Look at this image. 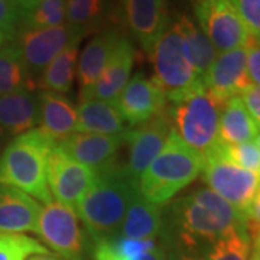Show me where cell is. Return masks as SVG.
Returning <instances> with one entry per match:
<instances>
[{"instance_id": "obj_14", "label": "cell", "mask_w": 260, "mask_h": 260, "mask_svg": "<svg viewBox=\"0 0 260 260\" xmlns=\"http://www.w3.org/2000/svg\"><path fill=\"white\" fill-rule=\"evenodd\" d=\"M121 19L146 54H150L171 20L167 0H121Z\"/></svg>"}, {"instance_id": "obj_26", "label": "cell", "mask_w": 260, "mask_h": 260, "mask_svg": "<svg viewBox=\"0 0 260 260\" xmlns=\"http://www.w3.org/2000/svg\"><path fill=\"white\" fill-rule=\"evenodd\" d=\"M257 133L259 126L253 120L239 95L224 104L218 124V140L221 145H240L253 142Z\"/></svg>"}, {"instance_id": "obj_7", "label": "cell", "mask_w": 260, "mask_h": 260, "mask_svg": "<svg viewBox=\"0 0 260 260\" xmlns=\"http://www.w3.org/2000/svg\"><path fill=\"white\" fill-rule=\"evenodd\" d=\"M44 244L65 260H85L87 240L74 208L51 201L42 207L38 232Z\"/></svg>"}, {"instance_id": "obj_28", "label": "cell", "mask_w": 260, "mask_h": 260, "mask_svg": "<svg viewBox=\"0 0 260 260\" xmlns=\"http://www.w3.org/2000/svg\"><path fill=\"white\" fill-rule=\"evenodd\" d=\"M175 19H177L178 26H179L184 44H185L189 62L194 67L195 73L201 78H204L207 71L210 70V67L215 61L218 52L211 44V41L195 23L194 19L189 18L185 13L179 15Z\"/></svg>"}, {"instance_id": "obj_1", "label": "cell", "mask_w": 260, "mask_h": 260, "mask_svg": "<svg viewBox=\"0 0 260 260\" xmlns=\"http://www.w3.org/2000/svg\"><path fill=\"white\" fill-rule=\"evenodd\" d=\"M247 229V215L210 188H198L164 210L160 242L168 251H189Z\"/></svg>"}, {"instance_id": "obj_42", "label": "cell", "mask_w": 260, "mask_h": 260, "mask_svg": "<svg viewBox=\"0 0 260 260\" xmlns=\"http://www.w3.org/2000/svg\"><path fill=\"white\" fill-rule=\"evenodd\" d=\"M5 42H6V38L3 37V34H0V48L5 45Z\"/></svg>"}, {"instance_id": "obj_15", "label": "cell", "mask_w": 260, "mask_h": 260, "mask_svg": "<svg viewBox=\"0 0 260 260\" xmlns=\"http://www.w3.org/2000/svg\"><path fill=\"white\" fill-rule=\"evenodd\" d=\"M126 123L138 126L167 109V97L142 73L135 74L114 100Z\"/></svg>"}, {"instance_id": "obj_30", "label": "cell", "mask_w": 260, "mask_h": 260, "mask_svg": "<svg viewBox=\"0 0 260 260\" xmlns=\"http://www.w3.org/2000/svg\"><path fill=\"white\" fill-rule=\"evenodd\" d=\"M106 16L104 0H65V23L87 37L102 28Z\"/></svg>"}, {"instance_id": "obj_32", "label": "cell", "mask_w": 260, "mask_h": 260, "mask_svg": "<svg viewBox=\"0 0 260 260\" xmlns=\"http://www.w3.org/2000/svg\"><path fill=\"white\" fill-rule=\"evenodd\" d=\"M35 254H49V250L25 234L0 233V260H26Z\"/></svg>"}, {"instance_id": "obj_4", "label": "cell", "mask_w": 260, "mask_h": 260, "mask_svg": "<svg viewBox=\"0 0 260 260\" xmlns=\"http://www.w3.org/2000/svg\"><path fill=\"white\" fill-rule=\"evenodd\" d=\"M205 158L171 132L165 146L138 181L139 192L150 203H169L203 172Z\"/></svg>"}, {"instance_id": "obj_40", "label": "cell", "mask_w": 260, "mask_h": 260, "mask_svg": "<svg viewBox=\"0 0 260 260\" xmlns=\"http://www.w3.org/2000/svg\"><path fill=\"white\" fill-rule=\"evenodd\" d=\"M19 5V8H20V12L22 13H25V12H28V10L34 9L37 5H39L42 0H16Z\"/></svg>"}, {"instance_id": "obj_37", "label": "cell", "mask_w": 260, "mask_h": 260, "mask_svg": "<svg viewBox=\"0 0 260 260\" xmlns=\"http://www.w3.org/2000/svg\"><path fill=\"white\" fill-rule=\"evenodd\" d=\"M246 109L249 110L253 120L259 126L260 130V85L251 84L250 87L240 95Z\"/></svg>"}, {"instance_id": "obj_19", "label": "cell", "mask_w": 260, "mask_h": 260, "mask_svg": "<svg viewBox=\"0 0 260 260\" xmlns=\"http://www.w3.org/2000/svg\"><path fill=\"white\" fill-rule=\"evenodd\" d=\"M41 210V204L26 192L0 185V233H37Z\"/></svg>"}, {"instance_id": "obj_8", "label": "cell", "mask_w": 260, "mask_h": 260, "mask_svg": "<svg viewBox=\"0 0 260 260\" xmlns=\"http://www.w3.org/2000/svg\"><path fill=\"white\" fill-rule=\"evenodd\" d=\"M203 179L211 191L244 214L260 189L257 174L229 162L215 149L205 156Z\"/></svg>"}, {"instance_id": "obj_16", "label": "cell", "mask_w": 260, "mask_h": 260, "mask_svg": "<svg viewBox=\"0 0 260 260\" xmlns=\"http://www.w3.org/2000/svg\"><path fill=\"white\" fill-rule=\"evenodd\" d=\"M123 37L117 29L106 28L95 34L84 47L77 62V83L80 102L90 99L94 85L99 81L112 56L117 42Z\"/></svg>"}, {"instance_id": "obj_6", "label": "cell", "mask_w": 260, "mask_h": 260, "mask_svg": "<svg viewBox=\"0 0 260 260\" xmlns=\"http://www.w3.org/2000/svg\"><path fill=\"white\" fill-rule=\"evenodd\" d=\"M149 55L153 68L152 81L165 94L167 102H172L204 84L189 62L177 19L169 20Z\"/></svg>"}, {"instance_id": "obj_23", "label": "cell", "mask_w": 260, "mask_h": 260, "mask_svg": "<svg viewBox=\"0 0 260 260\" xmlns=\"http://www.w3.org/2000/svg\"><path fill=\"white\" fill-rule=\"evenodd\" d=\"M77 109L64 94L39 91V129L54 142L75 133Z\"/></svg>"}, {"instance_id": "obj_22", "label": "cell", "mask_w": 260, "mask_h": 260, "mask_svg": "<svg viewBox=\"0 0 260 260\" xmlns=\"http://www.w3.org/2000/svg\"><path fill=\"white\" fill-rule=\"evenodd\" d=\"M93 260H168L167 247L160 240H135L120 236L94 240Z\"/></svg>"}, {"instance_id": "obj_24", "label": "cell", "mask_w": 260, "mask_h": 260, "mask_svg": "<svg viewBox=\"0 0 260 260\" xmlns=\"http://www.w3.org/2000/svg\"><path fill=\"white\" fill-rule=\"evenodd\" d=\"M126 130V121L114 102L91 99L80 103L77 109L75 132L119 135Z\"/></svg>"}, {"instance_id": "obj_12", "label": "cell", "mask_w": 260, "mask_h": 260, "mask_svg": "<svg viewBox=\"0 0 260 260\" xmlns=\"http://www.w3.org/2000/svg\"><path fill=\"white\" fill-rule=\"evenodd\" d=\"M172 132L167 109L152 119L126 130V143L129 145V160L126 169L136 181L146 171L165 146Z\"/></svg>"}, {"instance_id": "obj_5", "label": "cell", "mask_w": 260, "mask_h": 260, "mask_svg": "<svg viewBox=\"0 0 260 260\" xmlns=\"http://www.w3.org/2000/svg\"><path fill=\"white\" fill-rule=\"evenodd\" d=\"M169 103L167 112L172 132L205 158L220 145L218 124L224 106L205 90L204 84Z\"/></svg>"}, {"instance_id": "obj_31", "label": "cell", "mask_w": 260, "mask_h": 260, "mask_svg": "<svg viewBox=\"0 0 260 260\" xmlns=\"http://www.w3.org/2000/svg\"><path fill=\"white\" fill-rule=\"evenodd\" d=\"M65 25V0H42L34 9L22 13L20 29L56 28Z\"/></svg>"}, {"instance_id": "obj_38", "label": "cell", "mask_w": 260, "mask_h": 260, "mask_svg": "<svg viewBox=\"0 0 260 260\" xmlns=\"http://www.w3.org/2000/svg\"><path fill=\"white\" fill-rule=\"evenodd\" d=\"M247 232L250 236L249 260H260V224L247 218Z\"/></svg>"}, {"instance_id": "obj_29", "label": "cell", "mask_w": 260, "mask_h": 260, "mask_svg": "<svg viewBox=\"0 0 260 260\" xmlns=\"http://www.w3.org/2000/svg\"><path fill=\"white\" fill-rule=\"evenodd\" d=\"M22 90H38L37 81L29 74L18 47L12 41L0 48V95Z\"/></svg>"}, {"instance_id": "obj_2", "label": "cell", "mask_w": 260, "mask_h": 260, "mask_svg": "<svg viewBox=\"0 0 260 260\" xmlns=\"http://www.w3.org/2000/svg\"><path fill=\"white\" fill-rule=\"evenodd\" d=\"M138 192V181L126 167L112 162L94 171L93 184L75 208L93 242L117 234Z\"/></svg>"}, {"instance_id": "obj_3", "label": "cell", "mask_w": 260, "mask_h": 260, "mask_svg": "<svg viewBox=\"0 0 260 260\" xmlns=\"http://www.w3.org/2000/svg\"><path fill=\"white\" fill-rule=\"evenodd\" d=\"M58 143L42 130L32 129L13 138L0 156V185L13 186L48 204V159Z\"/></svg>"}, {"instance_id": "obj_9", "label": "cell", "mask_w": 260, "mask_h": 260, "mask_svg": "<svg viewBox=\"0 0 260 260\" xmlns=\"http://www.w3.org/2000/svg\"><path fill=\"white\" fill-rule=\"evenodd\" d=\"M192 5L198 26L218 54L247 45L249 29L230 0H192Z\"/></svg>"}, {"instance_id": "obj_18", "label": "cell", "mask_w": 260, "mask_h": 260, "mask_svg": "<svg viewBox=\"0 0 260 260\" xmlns=\"http://www.w3.org/2000/svg\"><path fill=\"white\" fill-rule=\"evenodd\" d=\"M39 124V93L22 90L0 95V138H16Z\"/></svg>"}, {"instance_id": "obj_35", "label": "cell", "mask_w": 260, "mask_h": 260, "mask_svg": "<svg viewBox=\"0 0 260 260\" xmlns=\"http://www.w3.org/2000/svg\"><path fill=\"white\" fill-rule=\"evenodd\" d=\"M249 29L251 38L260 42V0H230Z\"/></svg>"}, {"instance_id": "obj_25", "label": "cell", "mask_w": 260, "mask_h": 260, "mask_svg": "<svg viewBox=\"0 0 260 260\" xmlns=\"http://www.w3.org/2000/svg\"><path fill=\"white\" fill-rule=\"evenodd\" d=\"M249 253L250 236L242 229L195 250L168 251V260H249Z\"/></svg>"}, {"instance_id": "obj_33", "label": "cell", "mask_w": 260, "mask_h": 260, "mask_svg": "<svg viewBox=\"0 0 260 260\" xmlns=\"http://www.w3.org/2000/svg\"><path fill=\"white\" fill-rule=\"evenodd\" d=\"M215 150L237 167L251 171L260 177V150L254 142H246L240 145H218Z\"/></svg>"}, {"instance_id": "obj_41", "label": "cell", "mask_w": 260, "mask_h": 260, "mask_svg": "<svg viewBox=\"0 0 260 260\" xmlns=\"http://www.w3.org/2000/svg\"><path fill=\"white\" fill-rule=\"evenodd\" d=\"M29 260H65L62 257H56L52 254H35V256H30Z\"/></svg>"}, {"instance_id": "obj_27", "label": "cell", "mask_w": 260, "mask_h": 260, "mask_svg": "<svg viewBox=\"0 0 260 260\" xmlns=\"http://www.w3.org/2000/svg\"><path fill=\"white\" fill-rule=\"evenodd\" d=\"M78 49L80 42H74L52 59V62L48 65L38 78L37 87L41 91H51L65 95L71 90L77 74Z\"/></svg>"}, {"instance_id": "obj_17", "label": "cell", "mask_w": 260, "mask_h": 260, "mask_svg": "<svg viewBox=\"0 0 260 260\" xmlns=\"http://www.w3.org/2000/svg\"><path fill=\"white\" fill-rule=\"evenodd\" d=\"M126 143V132L119 135H97L77 132L58 146L67 155L91 169H100L114 162L117 152Z\"/></svg>"}, {"instance_id": "obj_13", "label": "cell", "mask_w": 260, "mask_h": 260, "mask_svg": "<svg viewBox=\"0 0 260 260\" xmlns=\"http://www.w3.org/2000/svg\"><path fill=\"white\" fill-rule=\"evenodd\" d=\"M203 83L205 90L223 106L233 97H240L253 84L247 71L246 47L220 52L204 75Z\"/></svg>"}, {"instance_id": "obj_10", "label": "cell", "mask_w": 260, "mask_h": 260, "mask_svg": "<svg viewBox=\"0 0 260 260\" xmlns=\"http://www.w3.org/2000/svg\"><path fill=\"white\" fill-rule=\"evenodd\" d=\"M83 38H85L83 32L65 23L56 28L20 29L13 42L29 74L37 81L58 54L68 45L81 42Z\"/></svg>"}, {"instance_id": "obj_34", "label": "cell", "mask_w": 260, "mask_h": 260, "mask_svg": "<svg viewBox=\"0 0 260 260\" xmlns=\"http://www.w3.org/2000/svg\"><path fill=\"white\" fill-rule=\"evenodd\" d=\"M22 12L16 0H0V34L13 41L20 26Z\"/></svg>"}, {"instance_id": "obj_11", "label": "cell", "mask_w": 260, "mask_h": 260, "mask_svg": "<svg viewBox=\"0 0 260 260\" xmlns=\"http://www.w3.org/2000/svg\"><path fill=\"white\" fill-rule=\"evenodd\" d=\"M94 181V169L77 162L56 145L48 159V186L58 203L77 208Z\"/></svg>"}, {"instance_id": "obj_20", "label": "cell", "mask_w": 260, "mask_h": 260, "mask_svg": "<svg viewBox=\"0 0 260 260\" xmlns=\"http://www.w3.org/2000/svg\"><path fill=\"white\" fill-rule=\"evenodd\" d=\"M136 59V49L127 37L120 38L113 51L109 62L106 65L99 81L94 85L90 99L114 102L121 90L129 83L130 74Z\"/></svg>"}, {"instance_id": "obj_36", "label": "cell", "mask_w": 260, "mask_h": 260, "mask_svg": "<svg viewBox=\"0 0 260 260\" xmlns=\"http://www.w3.org/2000/svg\"><path fill=\"white\" fill-rule=\"evenodd\" d=\"M246 49H247V71L250 75L251 83L260 85V42L250 37Z\"/></svg>"}, {"instance_id": "obj_39", "label": "cell", "mask_w": 260, "mask_h": 260, "mask_svg": "<svg viewBox=\"0 0 260 260\" xmlns=\"http://www.w3.org/2000/svg\"><path fill=\"white\" fill-rule=\"evenodd\" d=\"M246 215H247L249 220H253L254 223L260 224V201L253 200V203H251L250 208L247 210Z\"/></svg>"}, {"instance_id": "obj_21", "label": "cell", "mask_w": 260, "mask_h": 260, "mask_svg": "<svg viewBox=\"0 0 260 260\" xmlns=\"http://www.w3.org/2000/svg\"><path fill=\"white\" fill-rule=\"evenodd\" d=\"M164 234V208L138 192L132 200L116 236L135 240H160Z\"/></svg>"}]
</instances>
